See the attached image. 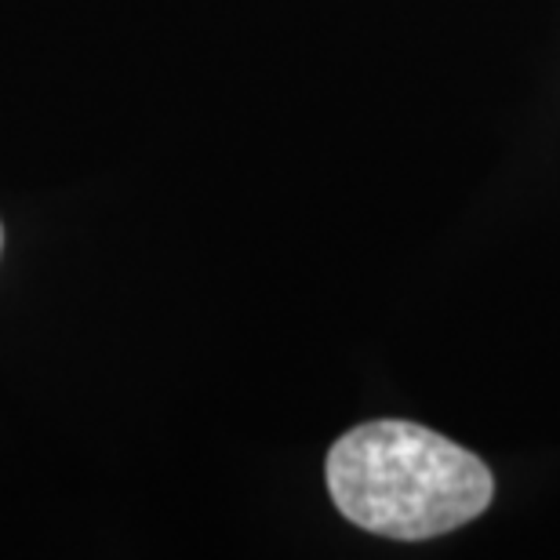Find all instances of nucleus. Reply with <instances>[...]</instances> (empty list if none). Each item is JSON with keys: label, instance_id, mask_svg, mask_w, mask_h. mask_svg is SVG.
Instances as JSON below:
<instances>
[{"label": "nucleus", "instance_id": "1", "mask_svg": "<svg viewBox=\"0 0 560 560\" xmlns=\"http://www.w3.org/2000/svg\"><path fill=\"white\" fill-rule=\"evenodd\" d=\"M331 502L350 524L400 542H422L477 521L495 480L474 452L419 422H364L331 444Z\"/></svg>", "mask_w": 560, "mask_h": 560}, {"label": "nucleus", "instance_id": "2", "mask_svg": "<svg viewBox=\"0 0 560 560\" xmlns=\"http://www.w3.org/2000/svg\"><path fill=\"white\" fill-rule=\"evenodd\" d=\"M0 252H4V226H0Z\"/></svg>", "mask_w": 560, "mask_h": 560}]
</instances>
